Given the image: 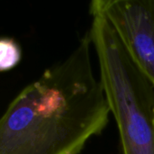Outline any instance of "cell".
<instances>
[{
    "label": "cell",
    "instance_id": "cell-4",
    "mask_svg": "<svg viewBox=\"0 0 154 154\" xmlns=\"http://www.w3.org/2000/svg\"><path fill=\"white\" fill-rule=\"evenodd\" d=\"M22 51L12 38L3 37L0 41V70L7 71L14 68L21 60Z\"/></svg>",
    "mask_w": 154,
    "mask_h": 154
},
{
    "label": "cell",
    "instance_id": "cell-1",
    "mask_svg": "<svg viewBox=\"0 0 154 154\" xmlns=\"http://www.w3.org/2000/svg\"><path fill=\"white\" fill-rule=\"evenodd\" d=\"M91 45L88 31L12 100L0 120V154H79L104 131L111 113Z\"/></svg>",
    "mask_w": 154,
    "mask_h": 154
},
{
    "label": "cell",
    "instance_id": "cell-2",
    "mask_svg": "<svg viewBox=\"0 0 154 154\" xmlns=\"http://www.w3.org/2000/svg\"><path fill=\"white\" fill-rule=\"evenodd\" d=\"M89 29L100 81L123 154H154V83L133 60L108 21L91 14Z\"/></svg>",
    "mask_w": 154,
    "mask_h": 154
},
{
    "label": "cell",
    "instance_id": "cell-3",
    "mask_svg": "<svg viewBox=\"0 0 154 154\" xmlns=\"http://www.w3.org/2000/svg\"><path fill=\"white\" fill-rule=\"evenodd\" d=\"M89 13L108 21L133 60L154 83V0H93Z\"/></svg>",
    "mask_w": 154,
    "mask_h": 154
}]
</instances>
